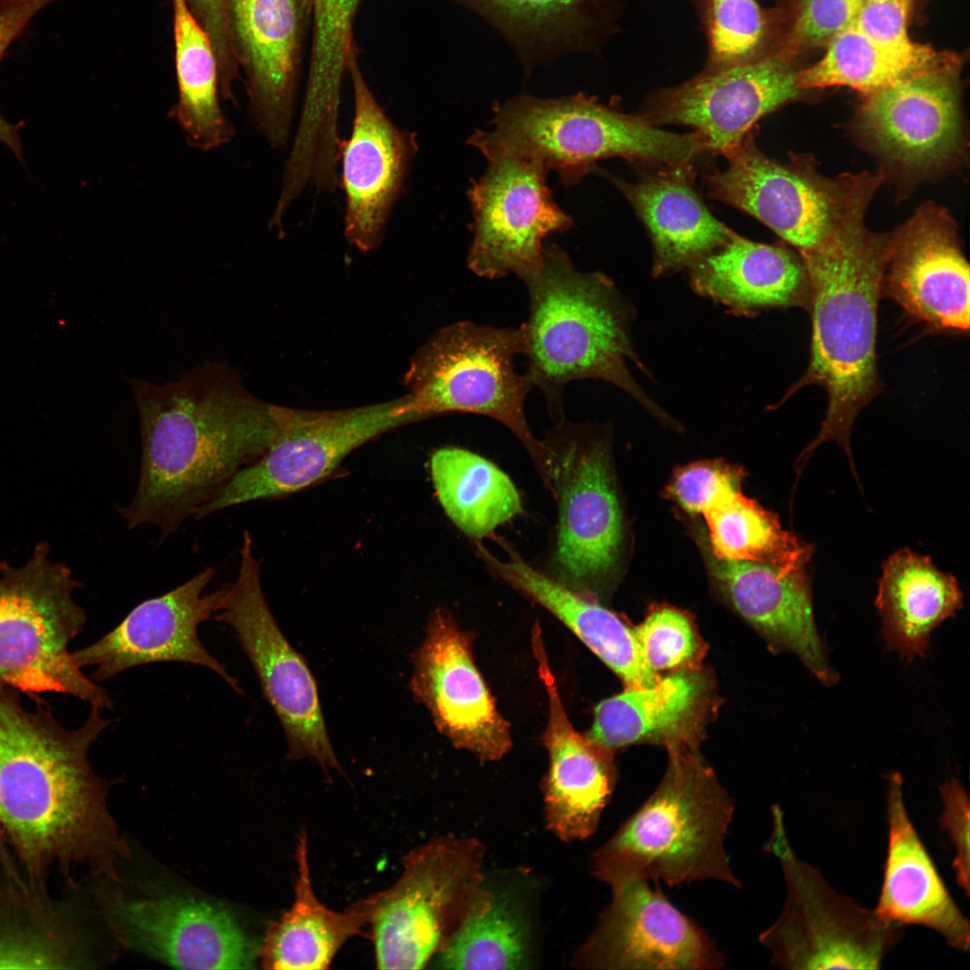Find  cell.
Returning <instances> with one entry per match:
<instances>
[{
    "label": "cell",
    "instance_id": "cell-1",
    "mask_svg": "<svg viewBox=\"0 0 970 970\" xmlns=\"http://www.w3.org/2000/svg\"><path fill=\"white\" fill-rule=\"evenodd\" d=\"M27 710L19 692L0 687V821L8 844L33 886L52 869L70 881L86 865L118 880L114 861L126 855L106 807L107 783L89 751L110 721L91 707L82 726L66 728L42 700Z\"/></svg>",
    "mask_w": 970,
    "mask_h": 970
},
{
    "label": "cell",
    "instance_id": "cell-2",
    "mask_svg": "<svg viewBox=\"0 0 970 970\" xmlns=\"http://www.w3.org/2000/svg\"><path fill=\"white\" fill-rule=\"evenodd\" d=\"M141 436L138 481L117 510L128 529L174 534L269 447L275 405L251 394L225 362L164 384L132 380Z\"/></svg>",
    "mask_w": 970,
    "mask_h": 970
},
{
    "label": "cell",
    "instance_id": "cell-3",
    "mask_svg": "<svg viewBox=\"0 0 970 970\" xmlns=\"http://www.w3.org/2000/svg\"><path fill=\"white\" fill-rule=\"evenodd\" d=\"M891 246V234L866 228L843 244L824 251L798 253L809 283L807 308L812 335L808 367L786 394L809 384L828 395L825 418L805 448V462L822 443L833 440L854 464L850 446L859 412L881 389L876 342L877 305Z\"/></svg>",
    "mask_w": 970,
    "mask_h": 970
},
{
    "label": "cell",
    "instance_id": "cell-4",
    "mask_svg": "<svg viewBox=\"0 0 970 970\" xmlns=\"http://www.w3.org/2000/svg\"><path fill=\"white\" fill-rule=\"evenodd\" d=\"M529 296L523 323L528 375L551 414L562 417L566 385L600 379L622 389L661 419L663 411L631 376L628 363L644 370L632 348V305L601 272H582L559 246L543 250L540 267L522 279Z\"/></svg>",
    "mask_w": 970,
    "mask_h": 970
},
{
    "label": "cell",
    "instance_id": "cell-5",
    "mask_svg": "<svg viewBox=\"0 0 970 970\" xmlns=\"http://www.w3.org/2000/svg\"><path fill=\"white\" fill-rule=\"evenodd\" d=\"M668 748L659 785L594 853L595 876L609 886L629 879L670 886L718 880L741 887L725 846L733 799L687 747Z\"/></svg>",
    "mask_w": 970,
    "mask_h": 970
},
{
    "label": "cell",
    "instance_id": "cell-6",
    "mask_svg": "<svg viewBox=\"0 0 970 970\" xmlns=\"http://www.w3.org/2000/svg\"><path fill=\"white\" fill-rule=\"evenodd\" d=\"M493 111L490 128L476 130L469 145L483 155L502 153L534 161L547 172H558L566 186L604 158L665 169L692 164L706 153L696 132L661 130L583 93L556 99L520 93L495 104Z\"/></svg>",
    "mask_w": 970,
    "mask_h": 970
},
{
    "label": "cell",
    "instance_id": "cell-7",
    "mask_svg": "<svg viewBox=\"0 0 970 970\" xmlns=\"http://www.w3.org/2000/svg\"><path fill=\"white\" fill-rule=\"evenodd\" d=\"M525 352V331L469 321L435 332L411 357L403 383L422 420L452 413L491 418L506 426L532 457L551 490L553 454L533 434L525 402L534 385L515 367Z\"/></svg>",
    "mask_w": 970,
    "mask_h": 970
},
{
    "label": "cell",
    "instance_id": "cell-8",
    "mask_svg": "<svg viewBox=\"0 0 970 970\" xmlns=\"http://www.w3.org/2000/svg\"><path fill=\"white\" fill-rule=\"evenodd\" d=\"M728 165L706 177L710 196L753 216L798 253L824 251L865 229L864 217L882 174H821L812 158L781 163L749 133L727 154Z\"/></svg>",
    "mask_w": 970,
    "mask_h": 970
},
{
    "label": "cell",
    "instance_id": "cell-9",
    "mask_svg": "<svg viewBox=\"0 0 970 970\" xmlns=\"http://www.w3.org/2000/svg\"><path fill=\"white\" fill-rule=\"evenodd\" d=\"M0 572V687L35 701L56 692L110 709L107 692L74 664L68 649L86 622L73 597L79 583L71 571L50 561L42 545L22 567L4 565Z\"/></svg>",
    "mask_w": 970,
    "mask_h": 970
},
{
    "label": "cell",
    "instance_id": "cell-10",
    "mask_svg": "<svg viewBox=\"0 0 970 970\" xmlns=\"http://www.w3.org/2000/svg\"><path fill=\"white\" fill-rule=\"evenodd\" d=\"M772 814L764 850L779 860L787 886L780 915L759 936L772 963L784 969H878L903 938L904 925L833 890L795 854L778 805Z\"/></svg>",
    "mask_w": 970,
    "mask_h": 970
},
{
    "label": "cell",
    "instance_id": "cell-11",
    "mask_svg": "<svg viewBox=\"0 0 970 970\" xmlns=\"http://www.w3.org/2000/svg\"><path fill=\"white\" fill-rule=\"evenodd\" d=\"M484 853L473 838L435 837L402 857L394 884L361 899L378 968L421 969L429 963L482 883Z\"/></svg>",
    "mask_w": 970,
    "mask_h": 970
},
{
    "label": "cell",
    "instance_id": "cell-12",
    "mask_svg": "<svg viewBox=\"0 0 970 970\" xmlns=\"http://www.w3.org/2000/svg\"><path fill=\"white\" fill-rule=\"evenodd\" d=\"M278 430L267 450L241 470L194 518L304 489L329 476L362 445L422 420L409 394L384 402L313 410L275 405Z\"/></svg>",
    "mask_w": 970,
    "mask_h": 970
},
{
    "label": "cell",
    "instance_id": "cell-13",
    "mask_svg": "<svg viewBox=\"0 0 970 970\" xmlns=\"http://www.w3.org/2000/svg\"><path fill=\"white\" fill-rule=\"evenodd\" d=\"M237 577L212 620L229 625L259 678L264 697L287 736V759L313 758L341 771L328 736L316 682L304 658L285 638L265 599L260 564L248 531L239 550Z\"/></svg>",
    "mask_w": 970,
    "mask_h": 970
},
{
    "label": "cell",
    "instance_id": "cell-14",
    "mask_svg": "<svg viewBox=\"0 0 970 970\" xmlns=\"http://www.w3.org/2000/svg\"><path fill=\"white\" fill-rule=\"evenodd\" d=\"M553 453L552 494L558 501L554 579L585 595L613 570L622 540V513L603 444L561 421L546 440Z\"/></svg>",
    "mask_w": 970,
    "mask_h": 970
},
{
    "label": "cell",
    "instance_id": "cell-15",
    "mask_svg": "<svg viewBox=\"0 0 970 970\" xmlns=\"http://www.w3.org/2000/svg\"><path fill=\"white\" fill-rule=\"evenodd\" d=\"M484 156L487 170L468 190L473 238L467 266L489 279H523L540 267L544 237L573 222L554 202L540 164L508 154Z\"/></svg>",
    "mask_w": 970,
    "mask_h": 970
},
{
    "label": "cell",
    "instance_id": "cell-16",
    "mask_svg": "<svg viewBox=\"0 0 970 970\" xmlns=\"http://www.w3.org/2000/svg\"><path fill=\"white\" fill-rule=\"evenodd\" d=\"M794 58L775 48L746 63L704 69L680 85L651 93L639 116L655 126L691 127L706 153L725 156L743 142L759 119L805 92Z\"/></svg>",
    "mask_w": 970,
    "mask_h": 970
},
{
    "label": "cell",
    "instance_id": "cell-17",
    "mask_svg": "<svg viewBox=\"0 0 970 970\" xmlns=\"http://www.w3.org/2000/svg\"><path fill=\"white\" fill-rule=\"evenodd\" d=\"M959 57L948 51L912 74L864 95L857 122L882 156L925 172L953 162L963 149Z\"/></svg>",
    "mask_w": 970,
    "mask_h": 970
},
{
    "label": "cell",
    "instance_id": "cell-18",
    "mask_svg": "<svg viewBox=\"0 0 970 970\" xmlns=\"http://www.w3.org/2000/svg\"><path fill=\"white\" fill-rule=\"evenodd\" d=\"M100 913L126 948L182 969H247L257 952L225 906L169 895L127 899L113 890L96 892Z\"/></svg>",
    "mask_w": 970,
    "mask_h": 970
},
{
    "label": "cell",
    "instance_id": "cell-19",
    "mask_svg": "<svg viewBox=\"0 0 970 970\" xmlns=\"http://www.w3.org/2000/svg\"><path fill=\"white\" fill-rule=\"evenodd\" d=\"M215 575L216 569L207 567L169 592L140 603L101 639L71 652L74 664L80 669L93 666L89 677L98 683L143 665L190 663L212 670L243 694L198 635V626L222 609L228 591L226 583L205 593Z\"/></svg>",
    "mask_w": 970,
    "mask_h": 970
},
{
    "label": "cell",
    "instance_id": "cell-20",
    "mask_svg": "<svg viewBox=\"0 0 970 970\" xmlns=\"http://www.w3.org/2000/svg\"><path fill=\"white\" fill-rule=\"evenodd\" d=\"M411 661L414 697L455 747L489 762L511 749L509 724L475 665L469 636L447 610L432 612Z\"/></svg>",
    "mask_w": 970,
    "mask_h": 970
},
{
    "label": "cell",
    "instance_id": "cell-21",
    "mask_svg": "<svg viewBox=\"0 0 970 970\" xmlns=\"http://www.w3.org/2000/svg\"><path fill=\"white\" fill-rule=\"evenodd\" d=\"M346 70L352 83L354 118L349 138L340 144L344 234L350 245L368 252L383 242L418 143L416 134L393 124L376 101L358 65L355 42Z\"/></svg>",
    "mask_w": 970,
    "mask_h": 970
},
{
    "label": "cell",
    "instance_id": "cell-22",
    "mask_svg": "<svg viewBox=\"0 0 970 970\" xmlns=\"http://www.w3.org/2000/svg\"><path fill=\"white\" fill-rule=\"evenodd\" d=\"M648 882L610 885L611 902L583 947L582 963L604 969L725 967V957L705 930Z\"/></svg>",
    "mask_w": 970,
    "mask_h": 970
},
{
    "label": "cell",
    "instance_id": "cell-23",
    "mask_svg": "<svg viewBox=\"0 0 970 970\" xmlns=\"http://www.w3.org/2000/svg\"><path fill=\"white\" fill-rule=\"evenodd\" d=\"M313 0H227L231 37L247 76L250 113L273 148L290 138Z\"/></svg>",
    "mask_w": 970,
    "mask_h": 970
},
{
    "label": "cell",
    "instance_id": "cell-24",
    "mask_svg": "<svg viewBox=\"0 0 970 970\" xmlns=\"http://www.w3.org/2000/svg\"><path fill=\"white\" fill-rule=\"evenodd\" d=\"M884 293L931 330L968 331L969 266L946 210L926 203L891 233Z\"/></svg>",
    "mask_w": 970,
    "mask_h": 970
},
{
    "label": "cell",
    "instance_id": "cell-25",
    "mask_svg": "<svg viewBox=\"0 0 970 970\" xmlns=\"http://www.w3.org/2000/svg\"><path fill=\"white\" fill-rule=\"evenodd\" d=\"M535 648L549 701L543 739L549 754L542 783L546 826L560 841L585 840L595 833L612 796L613 771L606 750L573 728L541 648Z\"/></svg>",
    "mask_w": 970,
    "mask_h": 970
},
{
    "label": "cell",
    "instance_id": "cell-26",
    "mask_svg": "<svg viewBox=\"0 0 970 970\" xmlns=\"http://www.w3.org/2000/svg\"><path fill=\"white\" fill-rule=\"evenodd\" d=\"M714 576L739 614L779 649L796 654L824 685L838 675L816 630L806 569L785 571L753 561L717 559Z\"/></svg>",
    "mask_w": 970,
    "mask_h": 970
},
{
    "label": "cell",
    "instance_id": "cell-27",
    "mask_svg": "<svg viewBox=\"0 0 970 970\" xmlns=\"http://www.w3.org/2000/svg\"><path fill=\"white\" fill-rule=\"evenodd\" d=\"M887 781V857L875 911L902 925L930 928L953 948L968 951L969 922L950 896L908 816L902 776L892 772Z\"/></svg>",
    "mask_w": 970,
    "mask_h": 970
},
{
    "label": "cell",
    "instance_id": "cell-28",
    "mask_svg": "<svg viewBox=\"0 0 970 970\" xmlns=\"http://www.w3.org/2000/svg\"><path fill=\"white\" fill-rule=\"evenodd\" d=\"M500 544L507 553L505 560L474 542L477 555L492 574L558 618L622 679L625 689L651 687L660 680L645 658L634 629L614 613L535 569L508 543L501 540Z\"/></svg>",
    "mask_w": 970,
    "mask_h": 970
},
{
    "label": "cell",
    "instance_id": "cell-29",
    "mask_svg": "<svg viewBox=\"0 0 970 970\" xmlns=\"http://www.w3.org/2000/svg\"><path fill=\"white\" fill-rule=\"evenodd\" d=\"M692 164L662 169L638 182L606 175L646 225L654 246L653 275L690 268L735 233L716 219L694 191Z\"/></svg>",
    "mask_w": 970,
    "mask_h": 970
},
{
    "label": "cell",
    "instance_id": "cell-30",
    "mask_svg": "<svg viewBox=\"0 0 970 970\" xmlns=\"http://www.w3.org/2000/svg\"><path fill=\"white\" fill-rule=\"evenodd\" d=\"M696 293L740 313L808 306L809 283L801 257L782 245L730 239L690 267Z\"/></svg>",
    "mask_w": 970,
    "mask_h": 970
},
{
    "label": "cell",
    "instance_id": "cell-31",
    "mask_svg": "<svg viewBox=\"0 0 970 970\" xmlns=\"http://www.w3.org/2000/svg\"><path fill=\"white\" fill-rule=\"evenodd\" d=\"M511 45L526 74L559 56L595 52L611 28L614 0H453Z\"/></svg>",
    "mask_w": 970,
    "mask_h": 970
},
{
    "label": "cell",
    "instance_id": "cell-32",
    "mask_svg": "<svg viewBox=\"0 0 970 970\" xmlns=\"http://www.w3.org/2000/svg\"><path fill=\"white\" fill-rule=\"evenodd\" d=\"M707 701L705 676L681 670L598 703L586 737L606 751L639 742L685 746L703 722Z\"/></svg>",
    "mask_w": 970,
    "mask_h": 970
},
{
    "label": "cell",
    "instance_id": "cell-33",
    "mask_svg": "<svg viewBox=\"0 0 970 970\" xmlns=\"http://www.w3.org/2000/svg\"><path fill=\"white\" fill-rule=\"evenodd\" d=\"M295 860L294 902L269 926L257 955L265 969H327L346 941L367 926L366 910L361 899L344 912L333 911L320 902L312 885L304 829L297 834Z\"/></svg>",
    "mask_w": 970,
    "mask_h": 970
},
{
    "label": "cell",
    "instance_id": "cell-34",
    "mask_svg": "<svg viewBox=\"0 0 970 970\" xmlns=\"http://www.w3.org/2000/svg\"><path fill=\"white\" fill-rule=\"evenodd\" d=\"M962 605L957 579L929 557L902 549L885 561L876 606L886 643L903 657H923L931 631Z\"/></svg>",
    "mask_w": 970,
    "mask_h": 970
},
{
    "label": "cell",
    "instance_id": "cell-35",
    "mask_svg": "<svg viewBox=\"0 0 970 970\" xmlns=\"http://www.w3.org/2000/svg\"><path fill=\"white\" fill-rule=\"evenodd\" d=\"M66 904L0 864V968L86 967Z\"/></svg>",
    "mask_w": 970,
    "mask_h": 970
},
{
    "label": "cell",
    "instance_id": "cell-36",
    "mask_svg": "<svg viewBox=\"0 0 970 970\" xmlns=\"http://www.w3.org/2000/svg\"><path fill=\"white\" fill-rule=\"evenodd\" d=\"M437 499L447 516L473 540L495 530L522 512L520 495L497 465L468 450L448 446L430 459Z\"/></svg>",
    "mask_w": 970,
    "mask_h": 970
},
{
    "label": "cell",
    "instance_id": "cell-37",
    "mask_svg": "<svg viewBox=\"0 0 970 970\" xmlns=\"http://www.w3.org/2000/svg\"><path fill=\"white\" fill-rule=\"evenodd\" d=\"M179 100L172 115L187 143L210 151L232 140L234 128L219 105V71L212 41L186 0H173Z\"/></svg>",
    "mask_w": 970,
    "mask_h": 970
},
{
    "label": "cell",
    "instance_id": "cell-38",
    "mask_svg": "<svg viewBox=\"0 0 970 970\" xmlns=\"http://www.w3.org/2000/svg\"><path fill=\"white\" fill-rule=\"evenodd\" d=\"M436 956L447 970H514L527 963L528 944L507 903L480 884Z\"/></svg>",
    "mask_w": 970,
    "mask_h": 970
},
{
    "label": "cell",
    "instance_id": "cell-39",
    "mask_svg": "<svg viewBox=\"0 0 970 970\" xmlns=\"http://www.w3.org/2000/svg\"><path fill=\"white\" fill-rule=\"evenodd\" d=\"M717 559L768 564L785 571L807 568L813 548L782 529L778 517L739 492L705 513Z\"/></svg>",
    "mask_w": 970,
    "mask_h": 970
},
{
    "label": "cell",
    "instance_id": "cell-40",
    "mask_svg": "<svg viewBox=\"0 0 970 970\" xmlns=\"http://www.w3.org/2000/svg\"><path fill=\"white\" fill-rule=\"evenodd\" d=\"M918 69L910 68L895 58L862 32L854 22L827 43L825 54L819 61L799 70L798 80L804 91L847 86L865 95Z\"/></svg>",
    "mask_w": 970,
    "mask_h": 970
},
{
    "label": "cell",
    "instance_id": "cell-41",
    "mask_svg": "<svg viewBox=\"0 0 970 970\" xmlns=\"http://www.w3.org/2000/svg\"><path fill=\"white\" fill-rule=\"evenodd\" d=\"M699 5L709 46L704 69L746 63L775 49L772 16L756 0H699Z\"/></svg>",
    "mask_w": 970,
    "mask_h": 970
},
{
    "label": "cell",
    "instance_id": "cell-42",
    "mask_svg": "<svg viewBox=\"0 0 970 970\" xmlns=\"http://www.w3.org/2000/svg\"><path fill=\"white\" fill-rule=\"evenodd\" d=\"M360 0H313V43L305 97L331 105L340 100L347 55Z\"/></svg>",
    "mask_w": 970,
    "mask_h": 970
},
{
    "label": "cell",
    "instance_id": "cell-43",
    "mask_svg": "<svg viewBox=\"0 0 970 970\" xmlns=\"http://www.w3.org/2000/svg\"><path fill=\"white\" fill-rule=\"evenodd\" d=\"M913 0H861L856 24L869 39L910 68L930 62L939 51L912 41L907 24Z\"/></svg>",
    "mask_w": 970,
    "mask_h": 970
},
{
    "label": "cell",
    "instance_id": "cell-44",
    "mask_svg": "<svg viewBox=\"0 0 970 970\" xmlns=\"http://www.w3.org/2000/svg\"><path fill=\"white\" fill-rule=\"evenodd\" d=\"M634 631L645 658L656 672L686 666L700 651L697 635L687 616L670 607L649 613Z\"/></svg>",
    "mask_w": 970,
    "mask_h": 970
},
{
    "label": "cell",
    "instance_id": "cell-45",
    "mask_svg": "<svg viewBox=\"0 0 970 970\" xmlns=\"http://www.w3.org/2000/svg\"><path fill=\"white\" fill-rule=\"evenodd\" d=\"M861 0H798L789 29L777 48L795 57L809 48L826 46L856 22Z\"/></svg>",
    "mask_w": 970,
    "mask_h": 970
},
{
    "label": "cell",
    "instance_id": "cell-46",
    "mask_svg": "<svg viewBox=\"0 0 970 970\" xmlns=\"http://www.w3.org/2000/svg\"><path fill=\"white\" fill-rule=\"evenodd\" d=\"M669 492L688 513L704 515L741 492L740 474L718 463H692L676 472Z\"/></svg>",
    "mask_w": 970,
    "mask_h": 970
},
{
    "label": "cell",
    "instance_id": "cell-47",
    "mask_svg": "<svg viewBox=\"0 0 970 970\" xmlns=\"http://www.w3.org/2000/svg\"><path fill=\"white\" fill-rule=\"evenodd\" d=\"M943 811L939 817L940 827L951 840L956 855L953 869L957 884L969 895V800L963 785L957 778H950L939 786Z\"/></svg>",
    "mask_w": 970,
    "mask_h": 970
},
{
    "label": "cell",
    "instance_id": "cell-48",
    "mask_svg": "<svg viewBox=\"0 0 970 970\" xmlns=\"http://www.w3.org/2000/svg\"><path fill=\"white\" fill-rule=\"evenodd\" d=\"M186 1L212 41L221 78H233L237 72V57L230 32L227 0Z\"/></svg>",
    "mask_w": 970,
    "mask_h": 970
},
{
    "label": "cell",
    "instance_id": "cell-49",
    "mask_svg": "<svg viewBox=\"0 0 970 970\" xmlns=\"http://www.w3.org/2000/svg\"><path fill=\"white\" fill-rule=\"evenodd\" d=\"M57 0H8L0 2V59L10 43L44 6Z\"/></svg>",
    "mask_w": 970,
    "mask_h": 970
},
{
    "label": "cell",
    "instance_id": "cell-50",
    "mask_svg": "<svg viewBox=\"0 0 970 970\" xmlns=\"http://www.w3.org/2000/svg\"><path fill=\"white\" fill-rule=\"evenodd\" d=\"M7 122L0 113V142L6 145L20 160L22 158V147L19 136V127Z\"/></svg>",
    "mask_w": 970,
    "mask_h": 970
},
{
    "label": "cell",
    "instance_id": "cell-51",
    "mask_svg": "<svg viewBox=\"0 0 970 970\" xmlns=\"http://www.w3.org/2000/svg\"><path fill=\"white\" fill-rule=\"evenodd\" d=\"M0 864L8 871L13 874H20L18 864L15 858L12 853V850L8 844L4 831L2 827L0 821Z\"/></svg>",
    "mask_w": 970,
    "mask_h": 970
},
{
    "label": "cell",
    "instance_id": "cell-52",
    "mask_svg": "<svg viewBox=\"0 0 970 970\" xmlns=\"http://www.w3.org/2000/svg\"><path fill=\"white\" fill-rule=\"evenodd\" d=\"M3 1H8V0H0V2H3Z\"/></svg>",
    "mask_w": 970,
    "mask_h": 970
}]
</instances>
